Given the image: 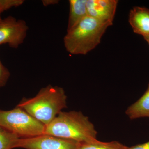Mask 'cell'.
Here are the masks:
<instances>
[{"mask_svg":"<svg viewBox=\"0 0 149 149\" xmlns=\"http://www.w3.org/2000/svg\"><path fill=\"white\" fill-rule=\"evenodd\" d=\"M110 25L89 16L69 31L63 39L66 51L73 55H85L100 44Z\"/></svg>","mask_w":149,"mask_h":149,"instance_id":"3957f363","label":"cell"},{"mask_svg":"<svg viewBox=\"0 0 149 149\" xmlns=\"http://www.w3.org/2000/svg\"><path fill=\"white\" fill-rule=\"evenodd\" d=\"M44 134L80 144L99 141L97 139V132L93 123L80 111H61L45 126Z\"/></svg>","mask_w":149,"mask_h":149,"instance_id":"6da1fadb","label":"cell"},{"mask_svg":"<svg viewBox=\"0 0 149 149\" xmlns=\"http://www.w3.org/2000/svg\"><path fill=\"white\" fill-rule=\"evenodd\" d=\"M0 126L20 138L40 136L45 129V125L17 107L9 111L0 110Z\"/></svg>","mask_w":149,"mask_h":149,"instance_id":"277c9868","label":"cell"},{"mask_svg":"<svg viewBox=\"0 0 149 149\" xmlns=\"http://www.w3.org/2000/svg\"><path fill=\"white\" fill-rule=\"evenodd\" d=\"M128 21L133 32L145 37L149 35V9L136 6L130 10Z\"/></svg>","mask_w":149,"mask_h":149,"instance_id":"ba28073f","label":"cell"},{"mask_svg":"<svg viewBox=\"0 0 149 149\" xmlns=\"http://www.w3.org/2000/svg\"><path fill=\"white\" fill-rule=\"evenodd\" d=\"M126 146L116 141L80 144L77 149H125Z\"/></svg>","mask_w":149,"mask_h":149,"instance_id":"7c38bea8","label":"cell"},{"mask_svg":"<svg viewBox=\"0 0 149 149\" xmlns=\"http://www.w3.org/2000/svg\"><path fill=\"white\" fill-rule=\"evenodd\" d=\"M59 1L58 0H43L42 1L43 5L45 6H48L51 5H54L58 3Z\"/></svg>","mask_w":149,"mask_h":149,"instance_id":"2e32d148","label":"cell"},{"mask_svg":"<svg viewBox=\"0 0 149 149\" xmlns=\"http://www.w3.org/2000/svg\"><path fill=\"white\" fill-rule=\"evenodd\" d=\"M24 0H0V15L5 11L23 4Z\"/></svg>","mask_w":149,"mask_h":149,"instance_id":"4fadbf2b","label":"cell"},{"mask_svg":"<svg viewBox=\"0 0 149 149\" xmlns=\"http://www.w3.org/2000/svg\"><path fill=\"white\" fill-rule=\"evenodd\" d=\"M125 149H149V141L144 143L139 144L133 146L127 147Z\"/></svg>","mask_w":149,"mask_h":149,"instance_id":"9a60e30c","label":"cell"},{"mask_svg":"<svg viewBox=\"0 0 149 149\" xmlns=\"http://www.w3.org/2000/svg\"><path fill=\"white\" fill-rule=\"evenodd\" d=\"M1 15H0V22L2 20V19L1 18Z\"/></svg>","mask_w":149,"mask_h":149,"instance_id":"ac0fdd59","label":"cell"},{"mask_svg":"<svg viewBox=\"0 0 149 149\" xmlns=\"http://www.w3.org/2000/svg\"><path fill=\"white\" fill-rule=\"evenodd\" d=\"M87 0H70L69 14L67 31L76 26L80 21L88 16Z\"/></svg>","mask_w":149,"mask_h":149,"instance_id":"9c48e42d","label":"cell"},{"mask_svg":"<svg viewBox=\"0 0 149 149\" xmlns=\"http://www.w3.org/2000/svg\"><path fill=\"white\" fill-rule=\"evenodd\" d=\"M80 143L51 135L19 138L16 148L25 149H77Z\"/></svg>","mask_w":149,"mask_h":149,"instance_id":"8992f818","label":"cell"},{"mask_svg":"<svg viewBox=\"0 0 149 149\" xmlns=\"http://www.w3.org/2000/svg\"><path fill=\"white\" fill-rule=\"evenodd\" d=\"M19 138L16 134L0 126V149L16 148L17 143Z\"/></svg>","mask_w":149,"mask_h":149,"instance_id":"8fae6325","label":"cell"},{"mask_svg":"<svg viewBox=\"0 0 149 149\" xmlns=\"http://www.w3.org/2000/svg\"><path fill=\"white\" fill-rule=\"evenodd\" d=\"M10 76V72L0 60V88L5 86Z\"/></svg>","mask_w":149,"mask_h":149,"instance_id":"5bb4252c","label":"cell"},{"mask_svg":"<svg viewBox=\"0 0 149 149\" xmlns=\"http://www.w3.org/2000/svg\"><path fill=\"white\" fill-rule=\"evenodd\" d=\"M125 113L131 120L141 118H149V83L143 95L128 107Z\"/></svg>","mask_w":149,"mask_h":149,"instance_id":"30bf717a","label":"cell"},{"mask_svg":"<svg viewBox=\"0 0 149 149\" xmlns=\"http://www.w3.org/2000/svg\"><path fill=\"white\" fill-rule=\"evenodd\" d=\"M17 107L46 126L67 107V96L63 88L48 85L34 97L22 100Z\"/></svg>","mask_w":149,"mask_h":149,"instance_id":"7a4b0ae2","label":"cell"},{"mask_svg":"<svg viewBox=\"0 0 149 149\" xmlns=\"http://www.w3.org/2000/svg\"><path fill=\"white\" fill-rule=\"evenodd\" d=\"M144 40L146 41L147 43H148L149 45V36H147V37H144Z\"/></svg>","mask_w":149,"mask_h":149,"instance_id":"e0dca14e","label":"cell"},{"mask_svg":"<svg viewBox=\"0 0 149 149\" xmlns=\"http://www.w3.org/2000/svg\"><path fill=\"white\" fill-rule=\"evenodd\" d=\"M118 3L117 0H87L88 16L111 26Z\"/></svg>","mask_w":149,"mask_h":149,"instance_id":"52a82bcc","label":"cell"},{"mask_svg":"<svg viewBox=\"0 0 149 149\" xmlns=\"http://www.w3.org/2000/svg\"><path fill=\"white\" fill-rule=\"evenodd\" d=\"M29 27L26 22L9 16L0 22V45L7 44L17 49L23 44Z\"/></svg>","mask_w":149,"mask_h":149,"instance_id":"5b68a950","label":"cell"}]
</instances>
